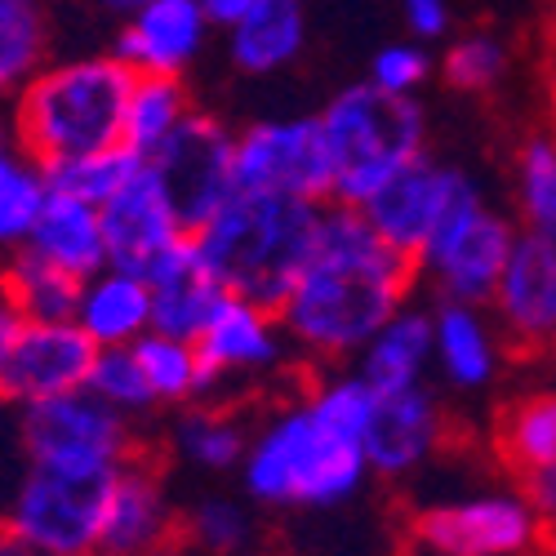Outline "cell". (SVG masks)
Wrapping results in <instances>:
<instances>
[{"label":"cell","mask_w":556,"mask_h":556,"mask_svg":"<svg viewBox=\"0 0 556 556\" xmlns=\"http://www.w3.org/2000/svg\"><path fill=\"white\" fill-rule=\"evenodd\" d=\"M419 263L392 250L352 205H320L316 241L299 267L276 320L294 352L312 361H348L405 307Z\"/></svg>","instance_id":"obj_1"},{"label":"cell","mask_w":556,"mask_h":556,"mask_svg":"<svg viewBox=\"0 0 556 556\" xmlns=\"http://www.w3.org/2000/svg\"><path fill=\"white\" fill-rule=\"evenodd\" d=\"M375 392L361 375L316 383L250 437L241 458L245 494L263 507H339L365 477V428Z\"/></svg>","instance_id":"obj_2"},{"label":"cell","mask_w":556,"mask_h":556,"mask_svg":"<svg viewBox=\"0 0 556 556\" xmlns=\"http://www.w3.org/2000/svg\"><path fill=\"white\" fill-rule=\"evenodd\" d=\"M316 218L320 205L312 201L237 188L201 227H192V241L227 294L276 312L307 263Z\"/></svg>","instance_id":"obj_3"},{"label":"cell","mask_w":556,"mask_h":556,"mask_svg":"<svg viewBox=\"0 0 556 556\" xmlns=\"http://www.w3.org/2000/svg\"><path fill=\"white\" fill-rule=\"evenodd\" d=\"M134 72L116 54L45 63L18 94L10 129L18 148L45 169L125 143V103Z\"/></svg>","instance_id":"obj_4"},{"label":"cell","mask_w":556,"mask_h":556,"mask_svg":"<svg viewBox=\"0 0 556 556\" xmlns=\"http://www.w3.org/2000/svg\"><path fill=\"white\" fill-rule=\"evenodd\" d=\"M316 121L326 129L334 161L330 201L352 210H361L401 165L424 156L428 143V116L414 94H388L375 80L339 89Z\"/></svg>","instance_id":"obj_5"},{"label":"cell","mask_w":556,"mask_h":556,"mask_svg":"<svg viewBox=\"0 0 556 556\" xmlns=\"http://www.w3.org/2000/svg\"><path fill=\"white\" fill-rule=\"evenodd\" d=\"M18 437L31 468L54 472H116L138 454L129 419L89 388L23 405Z\"/></svg>","instance_id":"obj_6"},{"label":"cell","mask_w":556,"mask_h":556,"mask_svg":"<svg viewBox=\"0 0 556 556\" xmlns=\"http://www.w3.org/2000/svg\"><path fill=\"white\" fill-rule=\"evenodd\" d=\"M116 472H54L27 463L5 526L45 556H94Z\"/></svg>","instance_id":"obj_7"},{"label":"cell","mask_w":556,"mask_h":556,"mask_svg":"<svg viewBox=\"0 0 556 556\" xmlns=\"http://www.w3.org/2000/svg\"><path fill=\"white\" fill-rule=\"evenodd\" d=\"M231 174L250 192H281L312 205H330L334 197V161L316 116L245 125L231 138Z\"/></svg>","instance_id":"obj_8"},{"label":"cell","mask_w":556,"mask_h":556,"mask_svg":"<svg viewBox=\"0 0 556 556\" xmlns=\"http://www.w3.org/2000/svg\"><path fill=\"white\" fill-rule=\"evenodd\" d=\"M513 241H517V231L507 227V218L481 205V192L472 182L428 237L419 254V271L432 276L445 299L481 307L494 299V286L503 276L507 254H513Z\"/></svg>","instance_id":"obj_9"},{"label":"cell","mask_w":556,"mask_h":556,"mask_svg":"<svg viewBox=\"0 0 556 556\" xmlns=\"http://www.w3.org/2000/svg\"><path fill=\"white\" fill-rule=\"evenodd\" d=\"M414 543L432 556H530L552 543L534 507L517 494H472L419 507Z\"/></svg>","instance_id":"obj_10"},{"label":"cell","mask_w":556,"mask_h":556,"mask_svg":"<svg viewBox=\"0 0 556 556\" xmlns=\"http://www.w3.org/2000/svg\"><path fill=\"white\" fill-rule=\"evenodd\" d=\"M231 134L218 116L205 112H188L165 143L148 156V165L156 169V178L165 182L169 201L178 205L182 223L201 227L231 192H237V174H231Z\"/></svg>","instance_id":"obj_11"},{"label":"cell","mask_w":556,"mask_h":556,"mask_svg":"<svg viewBox=\"0 0 556 556\" xmlns=\"http://www.w3.org/2000/svg\"><path fill=\"white\" fill-rule=\"evenodd\" d=\"M468 188H472V178L463 169L432 165L428 156H414L361 205V214L369 218V227H375L392 250H401V254H409L414 263H419L437 223Z\"/></svg>","instance_id":"obj_12"},{"label":"cell","mask_w":556,"mask_h":556,"mask_svg":"<svg viewBox=\"0 0 556 556\" xmlns=\"http://www.w3.org/2000/svg\"><path fill=\"white\" fill-rule=\"evenodd\" d=\"M103 241H108V263L148 276L182 237H188V223H182L178 205L169 201L165 182L156 178V169L143 161L121 192H112L103 205Z\"/></svg>","instance_id":"obj_13"},{"label":"cell","mask_w":556,"mask_h":556,"mask_svg":"<svg viewBox=\"0 0 556 556\" xmlns=\"http://www.w3.org/2000/svg\"><path fill=\"white\" fill-rule=\"evenodd\" d=\"M94 343L76 320H27L23 339L0 375V396L10 405L50 401L63 392H80L94 365Z\"/></svg>","instance_id":"obj_14"},{"label":"cell","mask_w":556,"mask_h":556,"mask_svg":"<svg viewBox=\"0 0 556 556\" xmlns=\"http://www.w3.org/2000/svg\"><path fill=\"white\" fill-rule=\"evenodd\" d=\"M490 303L498 307L513 343L526 356H539L556 339V241L539 237V231H521Z\"/></svg>","instance_id":"obj_15"},{"label":"cell","mask_w":556,"mask_h":556,"mask_svg":"<svg viewBox=\"0 0 556 556\" xmlns=\"http://www.w3.org/2000/svg\"><path fill=\"white\" fill-rule=\"evenodd\" d=\"M205 36L210 18L201 0H148L121 23L112 54L134 76H182L201 59Z\"/></svg>","instance_id":"obj_16"},{"label":"cell","mask_w":556,"mask_h":556,"mask_svg":"<svg viewBox=\"0 0 556 556\" xmlns=\"http://www.w3.org/2000/svg\"><path fill=\"white\" fill-rule=\"evenodd\" d=\"M286 348H290V339L281 330V320H276V312L263 307V303L237 299V294H227L218 303V312L210 316V326L197 339L210 388H218L227 379L271 375V369L281 365Z\"/></svg>","instance_id":"obj_17"},{"label":"cell","mask_w":556,"mask_h":556,"mask_svg":"<svg viewBox=\"0 0 556 556\" xmlns=\"http://www.w3.org/2000/svg\"><path fill=\"white\" fill-rule=\"evenodd\" d=\"M441 441H445V409L424 383L375 396V414H369V428H365L369 472L405 477L419 463H428L441 450Z\"/></svg>","instance_id":"obj_18"},{"label":"cell","mask_w":556,"mask_h":556,"mask_svg":"<svg viewBox=\"0 0 556 556\" xmlns=\"http://www.w3.org/2000/svg\"><path fill=\"white\" fill-rule=\"evenodd\" d=\"M174 534H178V517L169 507V494H165L156 468H148V463L134 454L112 481V498L103 513V534H99L94 556H152V552L169 547Z\"/></svg>","instance_id":"obj_19"},{"label":"cell","mask_w":556,"mask_h":556,"mask_svg":"<svg viewBox=\"0 0 556 556\" xmlns=\"http://www.w3.org/2000/svg\"><path fill=\"white\" fill-rule=\"evenodd\" d=\"M148 290H152V330L169 339H188V343L201 339L210 316L227 299L218 276L201 258L192 231L148 271Z\"/></svg>","instance_id":"obj_20"},{"label":"cell","mask_w":556,"mask_h":556,"mask_svg":"<svg viewBox=\"0 0 556 556\" xmlns=\"http://www.w3.org/2000/svg\"><path fill=\"white\" fill-rule=\"evenodd\" d=\"M76 326L89 334L94 348H129L152 330V290L148 276L125 271V267H99L94 276L80 281L76 299Z\"/></svg>","instance_id":"obj_21"},{"label":"cell","mask_w":556,"mask_h":556,"mask_svg":"<svg viewBox=\"0 0 556 556\" xmlns=\"http://www.w3.org/2000/svg\"><path fill=\"white\" fill-rule=\"evenodd\" d=\"M23 250L40 254L45 263H54L72 276H94L108 267V241H103V214L99 205H89L67 192H45V205L27 231Z\"/></svg>","instance_id":"obj_22"},{"label":"cell","mask_w":556,"mask_h":556,"mask_svg":"<svg viewBox=\"0 0 556 556\" xmlns=\"http://www.w3.org/2000/svg\"><path fill=\"white\" fill-rule=\"evenodd\" d=\"M432 356V312L401 307L392 320H383V330L356 352V375L369 383L375 396L405 392L424 383V369Z\"/></svg>","instance_id":"obj_23"},{"label":"cell","mask_w":556,"mask_h":556,"mask_svg":"<svg viewBox=\"0 0 556 556\" xmlns=\"http://www.w3.org/2000/svg\"><path fill=\"white\" fill-rule=\"evenodd\" d=\"M303 0H258L245 18L227 27V54L250 76H271L303 54Z\"/></svg>","instance_id":"obj_24"},{"label":"cell","mask_w":556,"mask_h":556,"mask_svg":"<svg viewBox=\"0 0 556 556\" xmlns=\"http://www.w3.org/2000/svg\"><path fill=\"white\" fill-rule=\"evenodd\" d=\"M432 356L454 388H485L494 379V339L472 303L445 299L432 312Z\"/></svg>","instance_id":"obj_25"},{"label":"cell","mask_w":556,"mask_h":556,"mask_svg":"<svg viewBox=\"0 0 556 556\" xmlns=\"http://www.w3.org/2000/svg\"><path fill=\"white\" fill-rule=\"evenodd\" d=\"M0 294L23 312V320H72L80 299V276L45 263L31 250H18L14 263L0 271Z\"/></svg>","instance_id":"obj_26"},{"label":"cell","mask_w":556,"mask_h":556,"mask_svg":"<svg viewBox=\"0 0 556 556\" xmlns=\"http://www.w3.org/2000/svg\"><path fill=\"white\" fill-rule=\"evenodd\" d=\"M129 348H134L138 365H143V379H148L156 405H192V401L214 392L197 343L148 330L143 339H134Z\"/></svg>","instance_id":"obj_27"},{"label":"cell","mask_w":556,"mask_h":556,"mask_svg":"<svg viewBox=\"0 0 556 556\" xmlns=\"http://www.w3.org/2000/svg\"><path fill=\"white\" fill-rule=\"evenodd\" d=\"M192 99L182 76H134L125 103V148L152 156L165 138L188 121Z\"/></svg>","instance_id":"obj_28"},{"label":"cell","mask_w":556,"mask_h":556,"mask_svg":"<svg viewBox=\"0 0 556 556\" xmlns=\"http://www.w3.org/2000/svg\"><path fill=\"white\" fill-rule=\"evenodd\" d=\"M494 450L517 477L552 463L556 458V396L552 392L517 396L494 424Z\"/></svg>","instance_id":"obj_29"},{"label":"cell","mask_w":556,"mask_h":556,"mask_svg":"<svg viewBox=\"0 0 556 556\" xmlns=\"http://www.w3.org/2000/svg\"><path fill=\"white\" fill-rule=\"evenodd\" d=\"M45 54H50L45 0H0V99H14L45 67Z\"/></svg>","instance_id":"obj_30"},{"label":"cell","mask_w":556,"mask_h":556,"mask_svg":"<svg viewBox=\"0 0 556 556\" xmlns=\"http://www.w3.org/2000/svg\"><path fill=\"white\" fill-rule=\"evenodd\" d=\"M45 169L18 148L10 121H0V245H23L45 205Z\"/></svg>","instance_id":"obj_31"},{"label":"cell","mask_w":556,"mask_h":556,"mask_svg":"<svg viewBox=\"0 0 556 556\" xmlns=\"http://www.w3.org/2000/svg\"><path fill=\"white\" fill-rule=\"evenodd\" d=\"M245 445H250L245 424L223 405H192L174 428V450L205 472L241 468Z\"/></svg>","instance_id":"obj_32"},{"label":"cell","mask_w":556,"mask_h":556,"mask_svg":"<svg viewBox=\"0 0 556 556\" xmlns=\"http://www.w3.org/2000/svg\"><path fill=\"white\" fill-rule=\"evenodd\" d=\"M143 161L148 156H138L134 148L116 143V148L89 152V156H72V161H59V165H45V188L80 197L89 205H103L112 192H121L125 182L143 169Z\"/></svg>","instance_id":"obj_33"},{"label":"cell","mask_w":556,"mask_h":556,"mask_svg":"<svg viewBox=\"0 0 556 556\" xmlns=\"http://www.w3.org/2000/svg\"><path fill=\"white\" fill-rule=\"evenodd\" d=\"M517 201L526 214V231L556 241V138L534 134L517 152Z\"/></svg>","instance_id":"obj_34"},{"label":"cell","mask_w":556,"mask_h":556,"mask_svg":"<svg viewBox=\"0 0 556 556\" xmlns=\"http://www.w3.org/2000/svg\"><path fill=\"white\" fill-rule=\"evenodd\" d=\"M85 388L94 392L103 405H112L116 414H125V419H134V414H148L156 405L134 348H99L94 365H89V383Z\"/></svg>","instance_id":"obj_35"},{"label":"cell","mask_w":556,"mask_h":556,"mask_svg":"<svg viewBox=\"0 0 556 556\" xmlns=\"http://www.w3.org/2000/svg\"><path fill=\"white\" fill-rule=\"evenodd\" d=\"M507 72V45L494 31H468L458 36L445 59H441V76L450 89L463 94H485V89Z\"/></svg>","instance_id":"obj_36"},{"label":"cell","mask_w":556,"mask_h":556,"mask_svg":"<svg viewBox=\"0 0 556 556\" xmlns=\"http://www.w3.org/2000/svg\"><path fill=\"white\" fill-rule=\"evenodd\" d=\"M182 530H188V539H192L201 552H214V556L241 552V547L250 543V534H254L250 513H245L237 498H223V494L201 498L192 513H188V521H182Z\"/></svg>","instance_id":"obj_37"},{"label":"cell","mask_w":556,"mask_h":556,"mask_svg":"<svg viewBox=\"0 0 556 556\" xmlns=\"http://www.w3.org/2000/svg\"><path fill=\"white\" fill-rule=\"evenodd\" d=\"M428 72H432V59L419 45H383L375 63H369V80L388 89V94H414Z\"/></svg>","instance_id":"obj_38"},{"label":"cell","mask_w":556,"mask_h":556,"mask_svg":"<svg viewBox=\"0 0 556 556\" xmlns=\"http://www.w3.org/2000/svg\"><path fill=\"white\" fill-rule=\"evenodd\" d=\"M521 498L534 507V517L543 521L547 539L556 543V458L543 463V468H530L521 477Z\"/></svg>","instance_id":"obj_39"},{"label":"cell","mask_w":556,"mask_h":556,"mask_svg":"<svg viewBox=\"0 0 556 556\" xmlns=\"http://www.w3.org/2000/svg\"><path fill=\"white\" fill-rule=\"evenodd\" d=\"M405 27L419 40H441L450 31V0H401Z\"/></svg>","instance_id":"obj_40"},{"label":"cell","mask_w":556,"mask_h":556,"mask_svg":"<svg viewBox=\"0 0 556 556\" xmlns=\"http://www.w3.org/2000/svg\"><path fill=\"white\" fill-rule=\"evenodd\" d=\"M23 312L0 294V375H5V365H10V356H14V348H18V339H23Z\"/></svg>","instance_id":"obj_41"},{"label":"cell","mask_w":556,"mask_h":556,"mask_svg":"<svg viewBox=\"0 0 556 556\" xmlns=\"http://www.w3.org/2000/svg\"><path fill=\"white\" fill-rule=\"evenodd\" d=\"M258 5V0H201V10H205V18H210V27H231L237 18H245L250 10Z\"/></svg>","instance_id":"obj_42"},{"label":"cell","mask_w":556,"mask_h":556,"mask_svg":"<svg viewBox=\"0 0 556 556\" xmlns=\"http://www.w3.org/2000/svg\"><path fill=\"white\" fill-rule=\"evenodd\" d=\"M0 556H45V552L31 547L23 534H14V530L5 526V530H0Z\"/></svg>","instance_id":"obj_43"},{"label":"cell","mask_w":556,"mask_h":556,"mask_svg":"<svg viewBox=\"0 0 556 556\" xmlns=\"http://www.w3.org/2000/svg\"><path fill=\"white\" fill-rule=\"evenodd\" d=\"M99 5H103L108 14H121V18H129L138 5H148V0H99Z\"/></svg>","instance_id":"obj_44"},{"label":"cell","mask_w":556,"mask_h":556,"mask_svg":"<svg viewBox=\"0 0 556 556\" xmlns=\"http://www.w3.org/2000/svg\"><path fill=\"white\" fill-rule=\"evenodd\" d=\"M152 556H192V552H182V547L169 543V547H161V552H152Z\"/></svg>","instance_id":"obj_45"},{"label":"cell","mask_w":556,"mask_h":556,"mask_svg":"<svg viewBox=\"0 0 556 556\" xmlns=\"http://www.w3.org/2000/svg\"><path fill=\"white\" fill-rule=\"evenodd\" d=\"M5 405H10V401H5V396H0V424H5Z\"/></svg>","instance_id":"obj_46"}]
</instances>
